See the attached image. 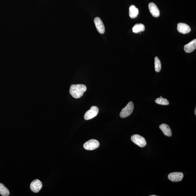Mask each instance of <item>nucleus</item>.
Here are the masks:
<instances>
[{
	"label": "nucleus",
	"mask_w": 196,
	"mask_h": 196,
	"mask_svg": "<svg viewBox=\"0 0 196 196\" xmlns=\"http://www.w3.org/2000/svg\"><path fill=\"white\" fill-rule=\"evenodd\" d=\"M159 127L165 136L169 137L171 136V130L168 125L165 123H163L160 125Z\"/></svg>",
	"instance_id": "obj_12"
},
{
	"label": "nucleus",
	"mask_w": 196,
	"mask_h": 196,
	"mask_svg": "<svg viewBox=\"0 0 196 196\" xmlns=\"http://www.w3.org/2000/svg\"><path fill=\"white\" fill-rule=\"evenodd\" d=\"M131 140L136 145L143 147L147 145V142L144 138L138 134H134L131 136Z\"/></svg>",
	"instance_id": "obj_3"
},
{
	"label": "nucleus",
	"mask_w": 196,
	"mask_h": 196,
	"mask_svg": "<svg viewBox=\"0 0 196 196\" xmlns=\"http://www.w3.org/2000/svg\"><path fill=\"white\" fill-rule=\"evenodd\" d=\"M0 194L3 196H7L9 195V192L4 185L0 183Z\"/></svg>",
	"instance_id": "obj_15"
},
{
	"label": "nucleus",
	"mask_w": 196,
	"mask_h": 196,
	"mask_svg": "<svg viewBox=\"0 0 196 196\" xmlns=\"http://www.w3.org/2000/svg\"><path fill=\"white\" fill-rule=\"evenodd\" d=\"M149 9L150 13L153 17H158L160 15V11L156 5L154 3H150L149 4Z\"/></svg>",
	"instance_id": "obj_10"
},
{
	"label": "nucleus",
	"mask_w": 196,
	"mask_h": 196,
	"mask_svg": "<svg viewBox=\"0 0 196 196\" xmlns=\"http://www.w3.org/2000/svg\"><path fill=\"white\" fill-rule=\"evenodd\" d=\"M160 97H162V96H160Z\"/></svg>",
	"instance_id": "obj_20"
},
{
	"label": "nucleus",
	"mask_w": 196,
	"mask_h": 196,
	"mask_svg": "<svg viewBox=\"0 0 196 196\" xmlns=\"http://www.w3.org/2000/svg\"><path fill=\"white\" fill-rule=\"evenodd\" d=\"M157 196V195H150V196Z\"/></svg>",
	"instance_id": "obj_19"
},
{
	"label": "nucleus",
	"mask_w": 196,
	"mask_h": 196,
	"mask_svg": "<svg viewBox=\"0 0 196 196\" xmlns=\"http://www.w3.org/2000/svg\"><path fill=\"white\" fill-rule=\"evenodd\" d=\"M94 23L97 31L101 34H103L105 33V28L102 20L99 17H96L94 19Z\"/></svg>",
	"instance_id": "obj_8"
},
{
	"label": "nucleus",
	"mask_w": 196,
	"mask_h": 196,
	"mask_svg": "<svg viewBox=\"0 0 196 196\" xmlns=\"http://www.w3.org/2000/svg\"><path fill=\"white\" fill-rule=\"evenodd\" d=\"M134 104L132 102H130L128 103L124 108L120 112V115L122 118H126L132 113L134 110Z\"/></svg>",
	"instance_id": "obj_2"
},
{
	"label": "nucleus",
	"mask_w": 196,
	"mask_h": 196,
	"mask_svg": "<svg viewBox=\"0 0 196 196\" xmlns=\"http://www.w3.org/2000/svg\"><path fill=\"white\" fill-rule=\"evenodd\" d=\"M184 176V174L182 173H172L168 174V178L173 182H178L182 180Z\"/></svg>",
	"instance_id": "obj_7"
},
{
	"label": "nucleus",
	"mask_w": 196,
	"mask_h": 196,
	"mask_svg": "<svg viewBox=\"0 0 196 196\" xmlns=\"http://www.w3.org/2000/svg\"><path fill=\"white\" fill-rule=\"evenodd\" d=\"M145 30V27L142 24H136L133 28V31L135 33H139Z\"/></svg>",
	"instance_id": "obj_14"
},
{
	"label": "nucleus",
	"mask_w": 196,
	"mask_h": 196,
	"mask_svg": "<svg viewBox=\"0 0 196 196\" xmlns=\"http://www.w3.org/2000/svg\"><path fill=\"white\" fill-rule=\"evenodd\" d=\"M99 110L96 106H92L90 110L87 111L85 114L84 118L85 120H88L91 119L95 117L99 113Z\"/></svg>",
	"instance_id": "obj_5"
},
{
	"label": "nucleus",
	"mask_w": 196,
	"mask_h": 196,
	"mask_svg": "<svg viewBox=\"0 0 196 196\" xmlns=\"http://www.w3.org/2000/svg\"><path fill=\"white\" fill-rule=\"evenodd\" d=\"M86 90V87L83 84L72 85L70 87V92L72 97L78 99L83 95Z\"/></svg>",
	"instance_id": "obj_1"
},
{
	"label": "nucleus",
	"mask_w": 196,
	"mask_h": 196,
	"mask_svg": "<svg viewBox=\"0 0 196 196\" xmlns=\"http://www.w3.org/2000/svg\"><path fill=\"white\" fill-rule=\"evenodd\" d=\"M42 187V183L38 179H35L30 184V188L33 192L37 193Z\"/></svg>",
	"instance_id": "obj_6"
},
{
	"label": "nucleus",
	"mask_w": 196,
	"mask_h": 196,
	"mask_svg": "<svg viewBox=\"0 0 196 196\" xmlns=\"http://www.w3.org/2000/svg\"><path fill=\"white\" fill-rule=\"evenodd\" d=\"M155 102L157 104L161 105H169V102L166 99L162 97L157 98L155 100Z\"/></svg>",
	"instance_id": "obj_16"
},
{
	"label": "nucleus",
	"mask_w": 196,
	"mask_h": 196,
	"mask_svg": "<svg viewBox=\"0 0 196 196\" xmlns=\"http://www.w3.org/2000/svg\"><path fill=\"white\" fill-rule=\"evenodd\" d=\"M139 14V9L134 5H131L129 7V16L131 18L134 19L137 17Z\"/></svg>",
	"instance_id": "obj_13"
},
{
	"label": "nucleus",
	"mask_w": 196,
	"mask_h": 196,
	"mask_svg": "<svg viewBox=\"0 0 196 196\" xmlns=\"http://www.w3.org/2000/svg\"><path fill=\"white\" fill-rule=\"evenodd\" d=\"M99 146V141L96 139H92L85 143L83 147L86 150H93L97 149Z\"/></svg>",
	"instance_id": "obj_4"
},
{
	"label": "nucleus",
	"mask_w": 196,
	"mask_h": 196,
	"mask_svg": "<svg viewBox=\"0 0 196 196\" xmlns=\"http://www.w3.org/2000/svg\"><path fill=\"white\" fill-rule=\"evenodd\" d=\"M196 40L194 39L191 41L188 44L185 45L184 46L185 52L187 53H191L196 49Z\"/></svg>",
	"instance_id": "obj_11"
},
{
	"label": "nucleus",
	"mask_w": 196,
	"mask_h": 196,
	"mask_svg": "<svg viewBox=\"0 0 196 196\" xmlns=\"http://www.w3.org/2000/svg\"><path fill=\"white\" fill-rule=\"evenodd\" d=\"M195 115H196V107H195Z\"/></svg>",
	"instance_id": "obj_18"
},
{
	"label": "nucleus",
	"mask_w": 196,
	"mask_h": 196,
	"mask_svg": "<svg viewBox=\"0 0 196 196\" xmlns=\"http://www.w3.org/2000/svg\"><path fill=\"white\" fill-rule=\"evenodd\" d=\"M161 69V64L160 59L157 57L155 58V70L157 72H160Z\"/></svg>",
	"instance_id": "obj_17"
},
{
	"label": "nucleus",
	"mask_w": 196,
	"mask_h": 196,
	"mask_svg": "<svg viewBox=\"0 0 196 196\" xmlns=\"http://www.w3.org/2000/svg\"><path fill=\"white\" fill-rule=\"evenodd\" d=\"M177 30L179 33L183 34H187L191 31V28L187 24L180 23L177 25Z\"/></svg>",
	"instance_id": "obj_9"
}]
</instances>
